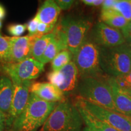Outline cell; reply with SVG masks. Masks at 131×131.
<instances>
[{"instance_id":"obj_1","label":"cell","mask_w":131,"mask_h":131,"mask_svg":"<svg viewBox=\"0 0 131 131\" xmlns=\"http://www.w3.org/2000/svg\"><path fill=\"white\" fill-rule=\"evenodd\" d=\"M58 104L42 100L30 92L27 105L9 131H37L43 126Z\"/></svg>"},{"instance_id":"obj_2","label":"cell","mask_w":131,"mask_h":131,"mask_svg":"<svg viewBox=\"0 0 131 131\" xmlns=\"http://www.w3.org/2000/svg\"><path fill=\"white\" fill-rule=\"evenodd\" d=\"M83 119L74 104L66 100L58 103L40 131H80Z\"/></svg>"},{"instance_id":"obj_21","label":"cell","mask_w":131,"mask_h":131,"mask_svg":"<svg viewBox=\"0 0 131 131\" xmlns=\"http://www.w3.org/2000/svg\"><path fill=\"white\" fill-rule=\"evenodd\" d=\"M0 63H12V37L0 35Z\"/></svg>"},{"instance_id":"obj_9","label":"cell","mask_w":131,"mask_h":131,"mask_svg":"<svg viewBox=\"0 0 131 131\" xmlns=\"http://www.w3.org/2000/svg\"><path fill=\"white\" fill-rule=\"evenodd\" d=\"M14 92L10 108L6 122V131H9L13 123L25 108L30 96V87L32 81L12 80Z\"/></svg>"},{"instance_id":"obj_34","label":"cell","mask_w":131,"mask_h":131,"mask_svg":"<svg viewBox=\"0 0 131 131\" xmlns=\"http://www.w3.org/2000/svg\"><path fill=\"white\" fill-rule=\"evenodd\" d=\"M6 16V10L4 7L0 4V19H3L5 18Z\"/></svg>"},{"instance_id":"obj_18","label":"cell","mask_w":131,"mask_h":131,"mask_svg":"<svg viewBox=\"0 0 131 131\" xmlns=\"http://www.w3.org/2000/svg\"><path fill=\"white\" fill-rule=\"evenodd\" d=\"M83 121L86 124L87 127L95 131H119L112 127L107 123L98 119L88 111L79 106H76Z\"/></svg>"},{"instance_id":"obj_30","label":"cell","mask_w":131,"mask_h":131,"mask_svg":"<svg viewBox=\"0 0 131 131\" xmlns=\"http://www.w3.org/2000/svg\"><path fill=\"white\" fill-rule=\"evenodd\" d=\"M122 32L125 40L128 41H131V21L128 23L123 29H122Z\"/></svg>"},{"instance_id":"obj_3","label":"cell","mask_w":131,"mask_h":131,"mask_svg":"<svg viewBox=\"0 0 131 131\" xmlns=\"http://www.w3.org/2000/svg\"><path fill=\"white\" fill-rule=\"evenodd\" d=\"M78 88L79 96L85 100L118 112L107 80H103L100 77L84 78L82 79Z\"/></svg>"},{"instance_id":"obj_23","label":"cell","mask_w":131,"mask_h":131,"mask_svg":"<svg viewBox=\"0 0 131 131\" xmlns=\"http://www.w3.org/2000/svg\"><path fill=\"white\" fill-rule=\"evenodd\" d=\"M114 9L117 11L129 22L131 21V3L130 0H116Z\"/></svg>"},{"instance_id":"obj_39","label":"cell","mask_w":131,"mask_h":131,"mask_svg":"<svg viewBox=\"0 0 131 131\" xmlns=\"http://www.w3.org/2000/svg\"><path fill=\"white\" fill-rule=\"evenodd\" d=\"M0 131H1V129H0Z\"/></svg>"},{"instance_id":"obj_7","label":"cell","mask_w":131,"mask_h":131,"mask_svg":"<svg viewBox=\"0 0 131 131\" xmlns=\"http://www.w3.org/2000/svg\"><path fill=\"white\" fill-rule=\"evenodd\" d=\"M59 23L65 32L68 50L75 55L86 40L87 34L92 26V22L88 19L67 16Z\"/></svg>"},{"instance_id":"obj_15","label":"cell","mask_w":131,"mask_h":131,"mask_svg":"<svg viewBox=\"0 0 131 131\" xmlns=\"http://www.w3.org/2000/svg\"><path fill=\"white\" fill-rule=\"evenodd\" d=\"M53 32L54 38L49 43L40 61L43 64L52 61L53 59L62 50L68 49L66 36L61 33Z\"/></svg>"},{"instance_id":"obj_35","label":"cell","mask_w":131,"mask_h":131,"mask_svg":"<svg viewBox=\"0 0 131 131\" xmlns=\"http://www.w3.org/2000/svg\"><path fill=\"white\" fill-rule=\"evenodd\" d=\"M83 131H95L94 130H93V129H92L90 128V127H86L84 129V130H83Z\"/></svg>"},{"instance_id":"obj_25","label":"cell","mask_w":131,"mask_h":131,"mask_svg":"<svg viewBox=\"0 0 131 131\" xmlns=\"http://www.w3.org/2000/svg\"><path fill=\"white\" fill-rule=\"evenodd\" d=\"M49 83L60 88L63 84V75L60 70H52L47 75Z\"/></svg>"},{"instance_id":"obj_37","label":"cell","mask_w":131,"mask_h":131,"mask_svg":"<svg viewBox=\"0 0 131 131\" xmlns=\"http://www.w3.org/2000/svg\"><path fill=\"white\" fill-rule=\"evenodd\" d=\"M1 27H2V23H1V19H0V29L1 28Z\"/></svg>"},{"instance_id":"obj_17","label":"cell","mask_w":131,"mask_h":131,"mask_svg":"<svg viewBox=\"0 0 131 131\" xmlns=\"http://www.w3.org/2000/svg\"><path fill=\"white\" fill-rule=\"evenodd\" d=\"M60 12L61 9L55 1L46 0L38 9L36 15L38 16L40 22L55 26Z\"/></svg>"},{"instance_id":"obj_13","label":"cell","mask_w":131,"mask_h":131,"mask_svg":"<svg viewBox=\"0 0 131 131\" xmlns=\"http://www.w3.org/2000/svg\"><path fill=\"white\" fill-rule=\"evenodd\" d=\"M112 89L115 105L119 113L126 115H131V90L119 88L111 80L107 79Z\"/></svg>"},{"instance_id":"obj_11","label":"cell","mask_w":131,"mask_h":131,"mask_svg":"<svg viewBox=\"0 0 131 131\" xmlns=\"http://www.w3.org/2000/svg\"><path fill=\"white\" fill-rule=\"evenodd\" d=\"M41 36L38 35L24 37H12V63H19L32 58L34 42Z\"/></svg>"},{"instance_id":"obj_36","label":"cell","mask_w":131,"mask_h":131,"mask_svg":"<svg viewBox=\"0 0 131 131\" xmlns=\"http://www.w3.org/2000/svg\"><path fill=\"white\" fill-rule=\"evenodd\" d=\"M126 44H127V46H128V47H129V50H130V51L131 52V41H128Z\"/></svg>"},{"instance_id":"obj_33","label":"cell","mask_w":131,"mask_h":131,"mask_svg":"<svg viewBox=\"0 0 131 131\" xmlns=\"http://www.w3.org/2000/svg\"><path fill=\"white\" fill-rule=\"evenodd\" d=\"M6 116L0 111V129L1 131H4L6 130Z\"/></svg>"},{"instance_id":"obj_5","label":"cell","mask_w":131,"mask_h":131,"mask_svg":"<svg viewBox=\"0 0 131 131\" xmlns=\"http://www.w3.org/2000/svg\"><path fill=\"white\" fill-rule=\"evenodd\" d=\"M73 57L82 79L100 77L103 72L100 66V52L95 42L85 41Z\"/></svg>"},{"instance_id":"obj_22","label":"cell","mask_w":131,"mask_h":131,"mask_svg":"<svg viewBox=\"0 0 131 131\" xmlns=\"http://www.w3.org/2000/svg\"><path fill=\"white\" fill-rule=\"evenodd\" d=\"M72 57L73 55L68 49L62 50L51 61L52 70H60L72 61Z\"/></svg>"},{"instance_id":"obj_8","label":"cell","mask_w":131,"mask_h":131,"mask_svg":"<svg viewBox=\"0 0 131 131\" xmlns=\"http://www.w3.org/2000/svg\"><path fill=\"white\" fill-rule=\"evenodd\" d=\"M1 70L15 81H32L38 77L45 70V64L34 58L19 63L1 64Z\"/></svg>"},{"instance_id":"obj_28","label":"cell","mask_w":131,"mask_h":131,"mask_svg":"<svg viewBox=\"0 0 131 131\" xmlns=\"http://www.w3.org/2000/svg\"><path fill=\"white\" fill-rule=\"evenodd\" d=\"M40 22V21L37 15H35L34 18L29 21L28 23L26 25L27 30L29 31V35H34L37 34V27Z\"/></svg>"},{"instance_id":"obj_24","label":"cell","mask_w":131,"mask_h":131,"mask_svg":"<svg viewBox=\"0 0 131 131\" xmlns=\"http://www.w3.org/2000/svg\"><path fill=\"white\" fill-rule=\"evenodd\" d=\"M109 79L119 88L131 90V70L126 74L115 77H111Z\"/></svg>"},{"instance_id":"obj_27","label":"cell","mask_w":131,"mask_h":131,"mask_svg":"<svg viewBox=\"0 0 131 131\" xmlns=\"http://www.w3.org/2000/svg\"><path fill=\"white\" fill-rule=\"evenodd\" d=\"M54 27H55V26L49 25V24L40 22L38 26L37 34H36L42 37V36L46 35L49 33H51L53 31Z\"/></svg>"},{"instance_id":"obj_4","label":"cell","mask_w":131,"mask_h":131,"mask_svg":"<svg viewBox=\"0 0 131 131\" xmlns=\"http://www.w3.org/2000/svg\"><path fill=\"white\" fill-rule=\"evenodd\" d=\"M102 70L111 77L126 74L131 70V52L126 43L112 47L100 49Z\"/></svg>"},{"instance_id":"obj_38","label":"cell","mask_w":131,"mask_h":131,"mask_svg":"<svg viewBox=\"0 0 131 131\" xmlns=\"http://www.w3.org/2000/svg\"><path fill=\"white\" fill-rule=\"evenodd\" d=\"M129 117H130L131 118V115H130V116H129Z\"/></svg>"},{"instance_id":"obj_12","label":"cell","mask_w":131,"mask_h":131,"mask_svg":"<svg viewBox=\"0 0 131 131\" xmlns=\"http://www.w3.org/2000/svg\"><path fill=\"white\" fill-rule=\"evenodd\" d=\"M30 92L48 102L60 103L66 100L64 95L61 90L49 82H32L30 87Z\"/></svg>"},{"instance_id":"obj_6","label":"cell","mask_w":131,"mask_h":131,"mask_svg":"<svg viewBox=\"0 0 131 131\" xmlns=\"http://www.w3.org/2000/svg\"><path fill=\"white\" fill-rule=\"evenodd\" d=\"M74 105L83 108L98 119L107 123L119 131H131V118L129 116L96 105L80 96L77 97Z\"/></svg>"},{"instance_id":"obj_32","label":"cell","mask_w":131,"mask_h":131,"mask_svg":"<svg viewBox=\"0 0 131 131\" xmlns=\"http://www.w3.org/2000/svg\"><path fill=\"white\" fill-rule=\"evenodd\" d=\"M103 0H83V3L86 5L91 6H98L102 5Z\"/></svg>"},{"instance_id":"obj_20","label":"cell","mask_w":131,"mask_h":131,"mask_svg":"<svg viewBox=\"0 0 131 131\" xmlns=\"http://www.w3.org/2000/svg\"><path fill=\"white\" fill-rule=\"evenodd\" d=\"M54 38L53 32L45 35L37 39L34 42L32 50V58L40 61L46 49Z\"/></svg>"},{"instance_id":"obj_26","label":"cell","mask_w":131,"mask_h":131,"mask_svg":"<svg viewBox=\"0 0 131 131\" xmlns=\"http://www.w3.org/2000/svg\"><path fill=\"white\" fill-rule=\"evenodd\" d=\"M27 29L26 24H13L8 26V31L14 37H19L22 35Z\"/></svg>"},{"instance_id":"obj_19","label":"cell","mask_w":131,"mask_h":131,"mask_svg":"<svg viewBox=\"0 0 131 131\" xmlns=\"http://www.w3.org/2000/svg\"><path fill=\"white\" fill-rule=\"evenodd\" d=\"M100 19L102 23L118 29H123L129 21L114 9L102 10Z\"/></svg>"},{"instance_id":"obj_10","label":"cell","mask_w":131,"mask_h":131,"mask_svg":"<svg viewBox=\"0 0 131 131\" xmlns=\"http://www.w3.org/2000/svg\"><path fill=\"white\" fill-rule=\"evenodd\" d=\"M93 37L95 43L104 48H112L126 43L125 38L119 29L110 27L102 22L96 26Z\"/></svg>"},{"instance_id":"obj_29","label":"cell","mask_w":131,"mask_h":131,"mask_svg":"<svg viewBox=\"0 0 131 131\" xmlns=\"http://www.w3.org/2000/svg\"><path fill=\"white\" fill-rule=\"evenodd\" d=\"M55 2L60 9L66 10L69 9L72 6L75 1L72 0H57Z\"/></svg>"},{"instance_id":"obj_16","label":"cell","mask_w":131,"mask_h":131,"mask_svg":"<svg viewBox=\"0 0 131 131\" xmlns=\"http://www.w3.org/2000/svg\"><path fill=\"white\" fill-rule=\"evenodd\" d=\"M14 85L7 75H0V111L7 118L12 103Z\"/></svg>"},{"instance_id":"obj_40","label":"cell","mask_w":131,"mask_h":131,"mask_svg":"<svg viewBox=\"0 0 131 131\" xmlns=\"http://www.w3.org/2000/svg\"><path fill=\"white\" fill-rule=\"evenodd\" d=\"M130 3H131V0H130Z\"/></svg>"},{"instance_id":"obj_31","label":"cell","mask_w":131,"mask_h":131,"mask_svg":"<svg viewBox=\"0 0 131 131\" xmlns=\"http://www.w3.org/2000/svg\"><path fill=\"white\" fill-rule=\"evenodd\" d=\"M116 0H106L102 4V10H107L114 9Z\"/></svg>"},{"instance_id":"obj_14","label":"cell","mask_w":131,"mask_h":131,"mask_svg":"<svg viewBox=\"0 0 131 131\" xmlns=\"http://www.w3.org/2000/svg\"><path fill=\"white\" fill-rule=\"evenodd\" d=\"M63 75V84L59 88L64 95L72 92L78 86L79 72L73 61L60 70Z\"/></svg>"}]
</instances>
